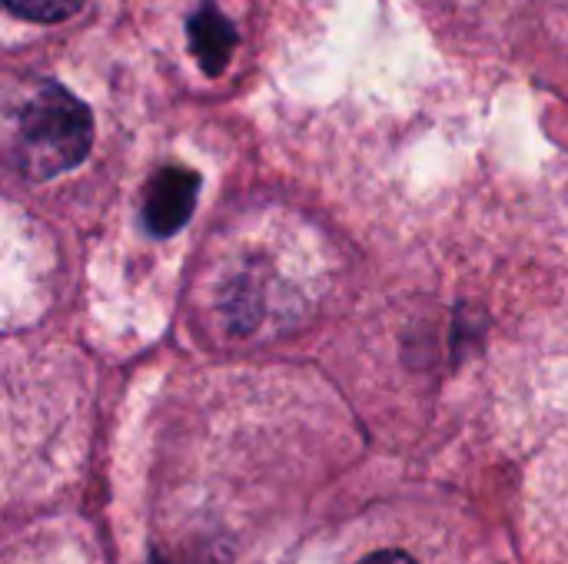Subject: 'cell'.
I'll return each mask as SVG.
<instances>
[{"instance_id":"obj_1","label":"cell","mask_w":568,"mask_h":564,"mask_svg":"<svg viewBox=\"0 0 568 564\" xmlns=\"http://www.w3.org/2000/svg\"><path fill=\"white\" fill-rule=\"evenodd\" d=\"M90 143L93 116L70 90L60 83H40L23 96L13 116L10 156L27 180L43 183L80 166Z\"/></svg>"},{"instance_id":"obj_2","label":"cell","mask_w":568,"mask_h":564,"mask_svg":"<svg viewBox=\"0 0 568 564\" xmlns=\"http://www.w3.org/2000/svg\"><path fill=\"white\" fill-rule=\"evenodd\" d=\"M196 193H200V176L186 166H163L143 196V226L153 236H173L176 229H183L193 216L196 206Z\"/></svg>"},{"instance_id":"obj_3","label":"cell","mask_w":568,"mask_h":564,"mask_svg":"<svg viewBox=\"0 0 568 564\" xmlns=\"http://www.w3.org/2000/svg\"><path fill=\"white\" fill-rule=\"evenodd\" d=\"M186 37H190V53L206 76H220L230 66L233 47H236V30L223 10L200 7L186 23Z\"/></svg>"},{"instance_id":"obj_4","label":"cell","mask_w":568,"mask_h":564,"mask_svg":"<svg viewBox=\"0 0 568 564\" xmlns=\"http://www.w3.org/2000/svg\"><path fill=\"white\" fill-rule=\"evenodd\" d=\"M17 17L33 23H60L80 10L83 0H3Z\"/></svg>"},{"instance_id":"obj_5","label":"cell","mask_w":568,"mask_h":564,"mask_svg":"<svg viewBox=\"0 0 568 564\" xmlns=\"http://www.w3.org/2000/svg\"><path fill=\"white\" fill-rule=\"evenodd\" d=\"M359 564H419L416 558H409L406 552H376V555H366Z\"/></svg>"}]
</instances>
